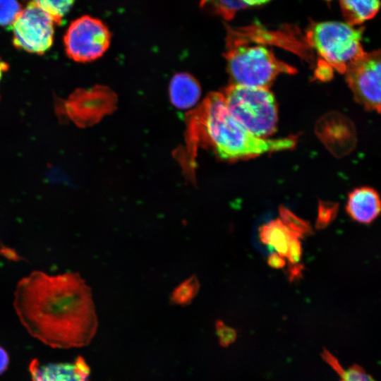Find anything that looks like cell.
Instances as JSON below:
<instances>
[{
  "instance_id": "6da1fadb",
  "label": "cell",
  "mask_w": 381,
  "mask_h": 381,
  "mask_svg": "<svg viewBox=\"0 0 381 381\" xmlns=\"http://www.w3.org/2000/svg\"><path fill=\"white\" fill-rule=\"evenodd\" d=\"M13 306L28 333L52 348L87 346L97 330L90 289L76 272H32L18 283Z\"/></svg>"
},
{
  "instance_id": "7a4b0ae2",
  "label": "cell",
  "mask_w": 381,
  "mask_h": 381,
  "mask_svg": "<svg viewBox=\"0 0 381 381\" xmlns=\"http://www.w3.org/2000/svg\"><path fill=\"white\" fill-rule=\"evenodd\" d=\"M203 110L205 131L217 155L223 159L254 157L296 145V138L294 136L268 139L250 133L230 114L222 93L210 94Z\"/></svg>"
},
{
  "instance_id": "3957f363",
  "label": "cell",
  "mask_w": 381,
  "mask_h": 381,
  "mask_svg": "<svg viewBox=\"0 0 381 381\" xmlns=\"http://www.w3.org/2000/svg\"><path fill=\"white\" fill-rule=\"evenodd\" d=\"M226 58L233 85L268 89L279 74L296 72L262 44H250L242 37L229 39Z\"/></svg>"
},
{
  "instance_id": "277c9868",
  "label": "cell",
  "mask_w": 381,
  "mask_h": 381,
  "mask_svg": "<svg viewBox=\"0 0 381 381\" xmlns=\"http://www.w3.org/2000/svg\"><path fill=\"white\" fill-rule=\"evenodd\" d=\"M223 96L230 114L250 133L266 138L276 132L277 106L269 89L232 84Z\"/></svg>"
},
{
  "instance_id": "5b68a950",
  "label": "cell",
  "mask_w": 381,
  "mask_h": 381,
  "mask_svg": "<svg viewBox=\"0 0 381 381\" xmlns=\"http://www.w3.org/2000/svg\"><path fill=\"white\" fill-rule=\"evenodd\" d=\"M361 35L362 29L346 23L320 22L309 27L306 41L330 68L344 73L353 61L365 54Z\"/></svg>"
},
{
  "instance_id": "8992f818",
  "label": "cell",
  "mask_w": 381,
  "mask_h": 381,
  "mask_svg": "<svg viewBox=\"0 0 381 381\" xmlns=\"http://www.w3.org/2000/svg\"><path fill=\"white\" fill-rule=\"evenodd\" d=\"M111 34L99 18L82 16L69 25L64 37L65 51L68 57L78 62L93 61L109 47Z\"/></svg>"
},
{
  "instance_id": "52a82bcc",
  "label": "cell",
  "mask_w": 381,
  "mask_h": 381,
  "mask_svg": "<svg viewBox=\"0 0 381 381\" xmlns=\"http://www.w3.org/2000/svg\"><path fill=\"white\" fill-rule=\"evenodd\" d=\"M54 25L35 1H30L11 27L13 43L19 49L43 54L53 44Z\"/></svg>"
},
{
  "instance_id": "ba28073f",
  "label": "cell",
  "mask_w": 381,
  "mask_h": 381,
  "mask_svg": "<svg viewBox=\"0 0 381 381\" xmlns=\"http://www.w3.org/2000/svg\"><path fill=\"white\" fill-rule=\"evenodd\" d=\"M380 57L379 50L365 52L344 73L357 102L377 113L380 112Z\"/></svg>"
},
{
  "instance_id": "9c48e42d",
  "label": "cell",
  "mask_w": 381,
  "mask_h": 381,
  "mask_svg": "<svg viewBox=\"0 0 381 381\" xmlns=\"http://www.w3.org/2000/svg\"><path fill=\"white\" fill-rule=\"evenodd\" d=\"M32 381H89L90 368L85 360L78 356L71 363L41 365L37 359L29 365Z\"/></svg>"
},
{
  "instance_id": "30bf717a",
  "label": "cell",
  "mask_w": 381,
  "mask_h": 381,
  "mask_svg": "<svg viewBox=\"0 0 381 381\" xmlns=\"http://www.w3.org/2000/svg\"><path fill=\"white\" fill-rule=\"evenodd\" d=\"M260 238L262 243L272 246L276 253L296 264L301 257L299 238L291 231L280 219L272 220L260 229Z\"/></svg>"
},
{
  "instance_id": "8fae6325",
  "label": "cell",
  "mask_w": 381,
  "mask_h": 381,
  "mask_svg": "<svg viewBox=\"0 0 381 381\" xmlns=\"http://www.w3.org/2000/svg\"><path fill=\"white\" fill-rule=\"evenodd\" d=\"M346 210L353 220L363 224H369L380 213V196L372 188H357L349 194Z\"/></svg>"
},
{
  "instance_id": "7c38bea8",
  "label": "cell",
  "mask_w": 381,
  "mask_h": 381,
  "mask_svg": "<svg viewBox=\"0 0 381 381\" xmlns=\"http://www.w3.org/2000/svg\"><path fill=\"white\" fill-rule=\"evenodd\" d=\"M200 95L199 83L190 74L179 73L171 78L169 95L172 104L177 108L185 109L193 107Z\"/></svg>"
},
{
  "instance_id": "4fadbf2b",
  "label": "cell",
  "mask_w": 381,
  "mask_h": 381,
  "mask_svg": "<svg viewBox=\"0 0 381 381\" xmlns=\"http://www.w3.org/2000/svg\"><path fill=\"white\" fill-rule=\"evenodd\" d=\"M340 6L346 24L353 26L360 24L375 16L380 8V1H341Z\"/></svg>"
},
{
  "instance_id": "5bb4252c",
  "label": "cell",
  "mask_w": 381,
  "mask_h": 381,
  "mask_svg": "<svg viewBox=\"0 0 381 381\" xmlns=\"http://www.w3.org/2000/svg\"><path fill=\"white\" fill-rule=\"evenodd\" d=\"M73 1H35L41 8L54 21L55 24H61L64 17L67 14L73 6Z\"/></svg>"
},
{
  "instance_id": "9a60e30c",
  "label": "cell",
  "mask_w": 381,
  "mask_h": 381,
  "mask_svg": "<svg viewBox=\"0 0 381 381\" xmlns=\"http://www.w3.org/2000/svg\"><path fill=\"white\" fill-rule=\"evenodd\" d=\"M267 2V1H217L212 3L215 9L223 17L226 19H231L237 11L248 7L261 6Z\"/></svg>"
},
{
  "instance_id": "2e32d148",
  "label": "cell",
  "mask_w": 381,
  "mask_h": 381,
  "mask_svg": "<svg viewBox=\"0 0 381 381\" xmlns=\"http://www.w3.org/2000/svg\"><path fill=\"white\" fill-rule=\"evenodd\" d=\"M281 221L298 238L308 234L311 231L310 226L285 207L279 209Z\"/></svg>"
},
{
  "instance_id": "e0dca14e",
  "label": "cell",
  "mask_w": 381,
  "mask_h": 381,
  "mask_svg": "<svg viewBox=\"0 0 381 381\" xmlns=\"http://www.w3.org/2000/svg\"><path fill=\"white\" fill-rule=\"evenodd\" d=\"M23 8L13 0H0V26H11L16 21Z\"/></svg>"
},
{
  "instance_id": "ac0fdd59",
  "label": "cell",
  "mask_w": 381,
  "mask_h": 381,
  "mask_svg": "<svg viewBox=\"0 0 381 381\" xmlns=\"http://www.w3.org/2000/svg\"><path fill=\"white\" fill-rule=\"evenodd\" d=\"M333 367L339 373L341 381H375L369 374H368L362 368L358 365H353L347 369H342L335 361H332Z\"/></svg>"
},
{
  "instance_id": "d6986e66",
  "label": "cell",
  "mask_w": 381,
  "mask_h": 381,
  "mask_svg": "<svg viewBox=\"0 0 381 381\" xmlns=\"http://www.w3.org/2000/svg\"><path fill=\"white\" fill-rule=\"evenodd\" d=\"M195 292V282H186L174 292L172 301L179 305L188 304L194 297Z\"/></svg>"
},
{
  "instance_id": "ffe728a7",
  "label": "cell",
  "mask_w": 381,
  "mask_h": 381,
  "mask_svg": "<svg viewBox=\"0 0 381 381\" xmlns=\"http://www.w3.org/2000/svg\"><path fill=\"white\" fill-rule=\"evenodd\" d=\"M337 205L332 202H320L316 222L318 227H324L334 219L337 212Z\"/></svg>"
},
{
  "instance_id": "44dd1931",
  "label": "cell",
  "mask_w": 381,
  "mask_h": 381,
  "mask_svg": "<svg viewBox=\"0 0 381 381\" xmlns=\"http://www.w3.org/2000/svg\"><path fill=\"white\" fill-rule=\"evenodd\" d=\"M217 330L222 344L229 343L234 338V331L222 323L217 324Z\"/></svg>"
},
{
  "instance_id": "7402d4cb",
  "label": "cell",
  "mask_w": 381,
  "mask_h": 381,
  "mask_svg": "<svg viewBox=\"0 0 381 381\" xmlns=\"http://www.w3.org/2000/svg\"><path fill=\"white\" fill-rule=\"evenodd\" d=\"M9 365V356L6 351L0 346V375L4 373Z\"/></svg>"
},
{
  "instance_id": "603a6c76",
  "label": "cell",
  "mask_w": 381,
  "mask_h": 381,
  "mask_svg": "<svg viewBox=\"0 0 381 381\" xmlns=\"http://www.w3.org/2000/svg\"><path fill=\"white\" fill-rule=\"evenodd\" d=\"M268 262L271 266L277 268L282 267L285 265L284 258L276 253L270 256Z\"/></svg>"
},
{
  "instance_id": "cb8c5ba5",
  "label": "cell",
  "mask_w": 381,
  "mask_h": 381,
  "mask_svg": "<svg viewBox=\"0 0 381 381\" xmlns=\"http://www.w3.org/2000/svg\"><path fill=\"white\" fill-rule=\"evenodd\" d=\"M8 64L0 57V81L2 78L3 74L8 70Z\"/></svg>"
}]
</instances>
